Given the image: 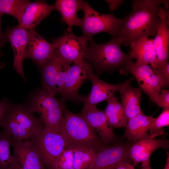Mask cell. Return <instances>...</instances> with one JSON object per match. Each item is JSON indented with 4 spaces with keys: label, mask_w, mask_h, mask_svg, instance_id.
<instances>
[{
    "label": "cell",
    "mask_w": 169,
    "mask_h": 169,
    "mask_svg": "<svg viewBox=\"0 0 169 169\" xmlns=\"http://www.w3.org/2000/svg\"><path fill=\"white\" fill-rule=\"evenodd\" d=\"M27 0H0V12L11 15L18 21L27 4Z\"/></svg>",
    "instance_id": "4316f807"
},
{
    "label": "cell",
    "mask_w": 169,
    "mask_h": 169,
    "mask_svg": "<svg viewBox=\"0 0 169 169\" xmlns=\"http://www.w3.org/2000/svg\"><path fill=\"white\" fill-rule=\"evenodd\" d=\"M169 125V108L163 109L162 112L157 117L154 118L150 127L148 138L153 139L155 137L163 134V127Z\"/></svg>",
    "instance_id": "f1b7e54d"
},
{
    "label": "cell",
    "mask_w": 169,
    "mask_h": 169,
    "mask_svg": "<svg viewBox=\"0 0 169 169\" xmlns=\"http://www.w3.org/2000/svg\"><path fill=\"white\" fill-rule=\"evenodd\" d=\"M12 146L13 153L8 169H47L34 146L28 141L12 137Z\"/></svg>",
    "instance_id": "ba28073f"
},
{
    "label": "cell",
    "mask_w": 169,
    "mask_h": 169,
    "mask_svg": "<svg viewBox=\"0 0 169 169\" xmlns=\"http://www.w3.org/2000/svg\"><path fill=\"white\" fill-rule=\"evenodd\" d=\"M4 120L0 116V126H1L2 125Z\"/></svg>",
    "instance_id": "60d3db41"
},
{
    "label": "cell",
    "mask_w": 169,
    "mask_h": 169,
    "mask_svg": "<svg viewBox=\"0 0 169 169\" xmlns=\"http://www.w3.org/2000/svg\"><path fill=\"white\" fill-rule=\"evenodd\" d=\"M6 104L4 98L0 102V116L4 120L6 116Z\"/></svg>",
    "instance_id": "d590c367"
},
{
    "label": "cell",
    "mask_w": 169,
    "mask_h": 169,
    "mask_svg": "<svg viewBox=\"0 0 169 169\" xmlns=\"http://www.w3.org/2000/svg\"><path fill=\"white\" fill-rule=\"evenodd\" d=\"M62 61L63 59L56 49L51 58L42 67L43 87L53 96L57 94L55 88V79Z\"/></svg>",
    "instance_id": "cb8c5ba5"
},
{
    "label": "cell",
    "mask_w": 169,
    "mask_h": 169,
    "mask_svg": "<svg viewBox=\"0 0 169 169\" xmlns=\"http://www.w3.org/2000/svg\"><path fill=\"white\" fill-rule=\"evenodd\" d=\"M12 137L3 131H0V169H8Z\"/></svg>",
    "instance_id": "83f0119b"
},
{
    "label": "cell",
    "mask_w": 169,
    "mask_h": 169,
    "mask_svg": "<svg viewBox=\"0 0 169 169\" xmlns=\"http://www.w3.org/2000/svg\"><path fill=\"white\" fill-rule=\"evenodd\" d=\"M4 99L6 104V117L13 120L20 128L33 136L45 126L39 118L34 115V112L28 104H14L6 98Z\"/></svg>",
    "instance_id": "8fae6325"
},
{
    "label": "cell",
    "mask_w": 169,
    "mask_h": 169,
    "mask_svg": "<svg viewBox=\"0 0 169 169\" xmlns=\"http://www.w3.org/2000/svg\"><path fill=\"white\" fill-rule=\"evenodd\" d=\"M91 64L84 59L82 62L74 63L68 71L64 86L58 93L61 96L62 101L69 100L74 102L81 101L82 97L79 95V90L83 84L89 79Z\"/></svg>",
    "instance_id": "30bf717a"
},
{
    "label": "cell",
    "mask_w": 169,
    "mask_h": 169,
    "mask_svg": "<svg viewBox=\"0 0 169 169\" xmlns=\"http://www.w3.org/2000/svg\"><path fill=\"white\" fill-rule=\"evenodd\" d=\"M5 66V64L2 61H0V68H2L3 67H4Z\"/></svg>",
    "instance_id": "ab89813d"
},
{
    "label": "cell",
    "mask_w": 169,
    "mask_h": 169,
    "mask_svg": "<svg viewBox=\"0 0 169 169\" xmlns=\"http://www.w3.org/2000/svg\"><path fill=\"white\" fill-rule=\"evenodd\" d=\"M154 119L143 113L130 119L123 137L135 142L148 138L147 132Z\"/></svg>",
    "instance_id": "7402d4cb"
},
{
    "label": "cell",
    "mask_w": 169,
    "mask_h": 169,
    "mask_svg": "<svg viewBox=\"0 0 169 169\" xmlns=\"http://www.w3.org/2000/svg\"><path fill=\"white\" fill-rule=\"evenodd\" d=\"M74 150L73 169H89L95 161L97 151L87 148Z\"/></svg>",
    "instance_id": "484cf974"
},
{
    "label": "cell",
    "mask_w": 169,
    "mask_h": 169,
    "mask_svg": "<svg viewBox=\"0 0 169 169\" xmlns=\"http://www.w3.org/2000/svg\"><path fill=\"white\" fill-rule=\"evenodd\" d=\"M141 169H152L150 164V159L141 162Z\"/></svg>",
    "instance_id": "74e56055"
},
{
    "label": "cell",
    "mask_w": 169,
    "mask_h": 169,
    "mask_svg": "<svg viewBox=\"0 0 169 169\" xmlns=\"http://www.w3.org/2000/svg\"><path fill=\"white\" fill-rule=\"evenodd\" d=\"M64 104L45 90L40 89L30 97L28 105L34 113L39 115L45 126L60 134Z\"/></svg>",
    "instance_id": "277c9868"
},
{
    "label": "cell",
    "mask_w": 169,
    "mask_h": 169,
    "mask_svg": "<svg viewBox=\"0 0 169 169\" xmlns=\"http://www.w3.org/2000/svg\"><path fill=\"white\" fill-rule=\"evenodd\" d=\"M74 150L66 148L54 161L53 169H73Z\"/></svg>",
    "instance_id": "f546056e"
},
{
    "label": "cell",
    "mask_w": 169,
    "mask_h": 169,
    "mask_svg": "<svg viewBox=\"0 0 169 169\" xmlns=\"http://www.w3.org/2000/svg\"><path fill=\"white\" fill-rule=\"evenodd\" d=\"M83 0H57L54 5V9L62 16V20L67 25V29L72 30L74 26L80 27L82 18L78 17L77 13L82 9Z\"/></svg>",
    "instance_id": "603a6c76"
},
{
    "label": "cell",
    "mask_w": 169,
    "mask_h": 169,
    "mask_svg": "<svg viewBox=\"0 0 169 169\" xmlns=\"http://www.w3.org/2000/svg\"><path fill=\"white\" fill-rule=\"evenodd\" d=\"M120 72L122 74L129 73L132 74L137 80L141 90L152 100L161 90L166 87L160 75L148 64L137 62L134 63L131 60L120 70Z\"/></svg>",
    "instance_id": "52a82bcc"
},
{
    "label": "cell",
    "mask_w": 169,
    "mask_h": 169,
    "mask_svg": "<svg viewBox=\"0 0 169 169\" xmlns=\"http://www.w3.org/2000/svg\"><path fill=\"white\" fill-rule=\"evenodd\" d=\"M129 54L137 62L151 64L153 69L157 68L156 56L153 39L148 37H142L133 41L129 45Z\"/></svg>",
    "instance_id": "44dd1931"
},
{
    "label": "cell",
    "mask_w": 169,
    "mask_h": 169,
    "mask_svg": "<svg viewBox=\"0 0 169 169\" xmlns=\"http://www.w3.org/2000/svg\"><path fill=\"white\" fill-rule=\"evenodd\" d=\"M25 140L33 145L47 169H53L54 161L66 148L61 134L46 126L40 132Z\"/></svg>",
    "instance_id": "8992f818"
},
{
    "label": "cell",
    "mask_w": 169,
    "mask_h": 169,
    "mask_svg": "<svg viewBox=\"0 0 169 169\" xmlns=\"http://www.w3.org/2000/svg\"><path fill=\"white\" fill-rule=\"evenodd\" d=\"M54 9V5H49L44 0L30 1L18 20V24L28 29H34Z\"/></svg>",
    "instance_id": "e0dca14e"
},
{
    "label": "cell",
    "mask_w": 169,
    "mask_h": 169,
    "mask_svg": "<svg viewBox=\"0 0 169 169\" xmlns=\"http://www.w3.org/2000/svg\"><path fill=\"white\" fill-rule=\"evenodd\" d=\"M128 150L121 145L106 147L97 151L95 161L89 169H115L128 157Z\"/></svg>",
    "instance_id": "2e32d148"
},
{
    "label": "cell",
    "mask_w": 169,
    "mask_h": 169,
    "mask_svg": "<svg viewBox=\"0 0 169 169\" xmlns=\"http://www.w3.org/2000/svg\"><path fill=\"white\" fill-rule=\"evenodd\" d=\"M60 134L66 148H87L97 151L106 146L95 130L81 113L76 114L65 106Z\"/></svg>",
    "instance_id": "7a4b0ae2"
},
{
    "label": "cell",
    "mask_w": 169,
    "mask_h": 169,
    "mask_svg": "<svg viewBox=\"0 0 169 169\" xmlns=\"http://www.w3.org/2000/svg\"><path fill=\"white\" fill-rule=\"evenodd\" d=\"M4 34L13 50L14 69L23 79L26 81L23 62L29 38V30L18 24L15 27L8 26Z\"/></svg>",
    "instance_id": "7c38bea8"
},
{
    "label": "cell",
    "mask_w": 169,
    "mask_h": 169,
    "mask_svg": "<svg viewBox=\"0 0 169 169\" xmlns=\"http://www.w3.org/2000/svg\"><path fill=\"white\" fill-rule=\"evenodd\" d=\"M108 4L110 10L117 9L123 3V0H105Z\"/></svg>",
    "instance_id": "836d02e7"
},
{
    "label": "cell",
    "mask_w": 169,
    "mask_h": 169,
    "mask_svg": "<svg viewBox=\"0 0 169 169\" xmlns=\"http://www.w3.org/2000/svg\"><path fill=\"white\" fill-rule=\"evenodd\" d=\"M96 105L84 104L81 114L99 134L102 142L109 143L115 140V135L107 123L104 112Z\"/></svg>",
    "instance_id": "5bb4252c"
},
{
    "label": "cell",
    "mask_w": 169,
    "mask_h": 169,
    "mask_svg": "<svg viewBox=\"0 0 169 169\" xmlns=\"http://www.w3.org/2000/svg\"><path fill=\"white\" fill-rule=\"evenodd\" d=\"M71 63L63 59L61 65L56 78L55 88L58 94L61 90L64 84L67 73Z\"/></svg>",
    "instance_id": "4dcf8cb0"
},
{
    "label": "cell",
    "mask_w": 169,
    "mask_h": 169,
    "mask_svg": "<svg viewBox=\"0 0 169 169\" xmlns=\"http://www.w3.org/2000/svg\"><path fill=\"white\" fill-rule=\"evenodd\" d=\"M133 79V78H131L122 83L118 91L120 94L125 113L129 120L143 113L140 105L141 90L131 85Z\"/></svg>",
    "instance_id": "ffe728a7"
},
{
    "label": "cell",
    "mask_w": 169,
    "mask_h": 169,
    "mask_svg": "<svg viewBox=\"0 0 169 169\" xmlns=\"http://www.w3.org/2000/svg\"><path fill=\"white\" fill-rule=\"evenodd\" d=\"M167 159L166 164L163 169H169V154L167 152Z\"/></svg>",
    "instance_id": "f35d334b"
},
{
    "label": "cell",
    "mask_w": 169,
    "mask_h": 169,
    "mask_svg": "<svg viewBox=\"0 0 169 169\" xmlns=\"http://www.w3.org/2000/svg\"><path fill=\"white\" fill-rule=\"evenodd\" d=\"M89 79L92 84L91 91L87 97H82L81 100L84 104L91 105H96L99 102L106 100L119 91L122 84H111L104 82L98 75L94 74L92 68L89 71Z\"/></svg>",
    "instance_id": "ac0fdd59"
},
{
    "label": "cell",
    "mask_w": 169,
    "mask_h": 169,
    "mask_svg": "<svg viewBox=\"0 0 169 169\" xmlns=\"http://www.w3.org/2000/svg\"><path fill=\"white\" fill-rule=\"evenodd\" d=\"M115 169H135L134 167L131 164L127 163L126 161H123Z\"/></svg>",
    "instance_id": "8d00e7d4"
},
{
    "label": "cell",
    "mask_w": 169,
    "mask_h": 169,
    "mask_svg": "<svg viewBox=\"0 0 169 169\" xmlns=\"http://www.w3.org/2000/svg\"><path fill=\"white\" fill-rule=\"evenodd\" d=\"M160 107L163 109L169 108V91L161 90L152 100Z\"/></svg>",
    "instance_id": "1f68e13d"
},
{
    "label": "cell",
    "mask_w": 169,
    "mask_h": 169,
    "mask_svg": "<svg viewBox=\"0 0 169 169\" xmlns=\"http://www.w3.org/2000/svg\"><path fill=\"white\" fill-rule=\"evenodd\" d=\"M162 4L168 8V0H133L132 12L122 18L116 38L120 44L127 46L142 37L155 36L160 24L159 12Z\"/></svg>",
    "instance_id": "6da1fadb"
},
{
    "label": "cell",
    "mask_w": 169,
    "mask_h": 169,
    "mask_svg": "<svg viewBox=\"0 0 169 169\" xmlns=\"http://www.w3.org/2000/svg\"><path fill=\"white\" fill-rule=\"evenodd\" d=\"M169 146V141L165 138H146L136 142L128 149V156L133 161L135 166L150 159L151 155L156 149L161 148L167 150Z\"/></svg>",
    "instance_id": "d6986e66"
},
{
    "label": "cell",
    "mask_w": 169,
    "mask_h": 169,
    "mask_svg": "<svg viewBox=\"0 0 169 169\" xmlns=\"http://www.w3.org/2000/svg\"><path fill=\"white\" fill-rule=\"evenodd\" d=\"M159 15L160 24L156 37L153 39L156 54V68L168 63L169 56V12L161 7Z\"/></svg>",
    "instance_id": "9a60e30c"
},
{
    "label": "cell",
    "mask_w": 169,
    "mask_h": 169,
    "mask_svg": "<svg viewBox=\"0 0 169 169\" xmlns=\"http://www.w3.org/2000/svg\"><path fill=\"white\" fill-rule=\"evenodd\" d=\"M106 101L107 105L104 112L108 125L112 128L126 127L129 119L122 103L114 95Z\"/></svg>",
    "instance_id": "d4e9b609"
},
{
    "label": "cell",
    "mask_w": 169,
    "mask_h": 169,
    "mask_svg": "<svg viewBox=\"0 0 169 169\" xmlns=\"http://www.w3.org/2000/svg\"><path fill=\"white\" fill-rule=\"evenodd\" d=\"M90 42L84 59L92 63L98 75L104 71L120 70L134 59L130 54L123 52L121 44L116 38L102 44H97L93 41Z\"/></svg>",
    "instance_id": "3957f363"
},
{
    "label": "cell",
    "mask_w": 169,
    "mask_h": 169,
    "mask_svg": "<svg viewBox=\"0 0 169 169\" xmlns=\"http://www.w3.org/2000/svg\"><path fill=\"white\" fill-rule=\"evenodd\" d=\"M1 13L0 12V56H2L3 55V53L1 50L2 48L6 44L7 41L5 37L4 33L2 32L1 30Z\"/></svg>",
    "instance_id": "e575fe53"
},
{
    "label": "cell",
    "mask_w": 169,
    "mask_h": 169,
    "mask_svg": "<svg viewBox=\"0 0 169 169\" xmlns=\"http://www.w3.org/2000/svg\"><path fill=\"white\" fill-rule=\"evenodd\" d=\"M160 75L163 79L166 87L169 83V64L168 62L162 66L154 69Z\"/></svg>",
    "instance_id": "d6a6232c"
},
{
    "label": "cell",
    "mask_w": 169,
    "mask_h": 169,
    "mask_svg": "<svg viewBox=\"0 0 169 169\" xmlns=\"http://www.w3.org/2000/svg\"><path fill=\"white\" fill-rule=\"evenodd\" d=\"M52 41L64 60L71 63L83 62L89 42L83 36H77L67 28L63 35Z\"/></svg>",
    "instance_id": "9c48e42d"
},
{
    "label": "cell",
    "mask_w": 169,
    "mask_h": 169,
    "mask_svg": "<svg viewBox=\"0 0 169 169\" xmlns=\"http://www.w3.org/2000/svg\"><path fill=\"white\" fill-rule=\"evenodd\" d=\"M84 16L80 26L82 35L88 42L92 41L93 35L101 32L110 34L117 38L123 19L116 18L113 13L101 14L92 8L87 1H84L82 8Z\"/></svg>",
    "instance_id": "5b68a950"
},
{
    "label": "cell",
    "mask_w": 169,
    "mask_h": 169,
    "mask_svg": "<svg viewBox=\"0 0 169 169\" xmlns=\"http://www.w3.org/2000/svg\"><path fill=\"white\" fill-rule=\"evenodd\" d=\"M29 30V38L24 59H31L41 68L53 56L55 45L44 39L34 29Z\"/></svg>",
    "instance_id": "4fadbf2b"
}]
</instances>
